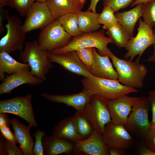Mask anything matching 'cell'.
<instances>
[{
  "label": "cell",
  "mask_w": 155,
  "mask_h": 155,
  "mask_svg": "<svg viewBox=\"0 0 155 155\" xmlns=\"http://www.w3.org/2000/svg\"><path fill=\"white\" fill-rule=\"evenodd\" d=\"M5 27L7 33L0 40V52H5L9 54L23 50L26 33L22 28L20 18L15 15H9Z\"/></svg>",
  "instance_id": "8"
},
{
  "label": "cell",
  "mask_w": 155,
  "mask_h": 155,
  "mask_svg": "<svg viewBox=\"0 0 155 155\" xmlns=\"http://www.w3.org/2000/svg\"><path fill=\"white\" fill-rule=\"evenodd\" d=\"M94 48L93 47L85 48L75 51L81 61L90 71L93 60Z\"/></svg>",
  "instance_id": "31"
},
{
  "label": "cell",
  "mask_w": 155,
  "mask_h": 155,
  "mask_svg": "<svg viewBox=\"0 0 155 155\" xmlns=\"http://www.w3.org/2000/svg\"><path fill=\"white\" fill-rule=\"evenodd\" d=\"M5 146L7 155H24L20 147L5 139Z\"/></svg>",
  "instance_id": "36"
},
{
  "label": "cell",
  "mask_w": 155,
  "mask_h": 155,
  "mask_svg": "<svg viewBox=\"0 0 155 155\" xmlns=\"http://www.w3.org/2000/svg\"><path fill=\"white\" fill-rule=\"evenodd\" d=\"M9 0H0V9L3 8L6 6L8 5Z\"/></svg>",
  "instance_id": "47"
},
{
  "label": "cell",
  "mask_w": 155,
  "mask_h": 155,
  "mask_svg": "<svg viewBox=\"0 0 155 155\" xmlns=\"http://www.w3.org/2000/svg\"><path fill=\"white\" fill-rule=\"evenodd\" d=\"M146 61L155 62V54L153 53L150 55L146 60Z\"/></svg>",
  "instance_id": "48"
},
{
  "label": "cell",
  "mask_w": 155,
  "mask_h": 155,
  "mask_svg": "<svg viewBox=\"0 0 155 155\" xmlns=\"http://www.w3.org/2000/svg\"><path fill=\"white\" fill-rule=\"evenodd\" d=\"M134 0H104L103 6H109L115 12L126 8L133 2Z\"/></svg>",
  "instance_id": "34"
},
{
  "label": "cell",
  "mask_w": 155,
  "mask_h": 155,
  "mask_svg": "<svg viewBox=\"0 0 155 155\" xmlns=\"http://www.w3.org/2000/svg\"><path fill=\"white\" fill-rule=\"evenodd\" d=\"M11 120L5 113H0V126H6L9 127Z\"/></svg>",
  "instance_id": "42"
},
{
  "label": "cell",
  "mask_w": 155,
  "mask_h": 155,
  "mask_svg": "<svg viewBox=\"0 0 155 155\" xmlns=\"http://www.w3.org/2000/svg\"><path fill=\"white\" fill-rule=\"evenodd\" d=\"M148 93V98L152 113V119L150 124L151 127H152L155 126V91H149Z\"/></svg>",
  "instance_id": "38"
},
{
  "label": "cell",
  "mask_w": 155,
  "mask_h": 155,
  "mask_svg": "<svg viewBox=\"0 0 155 155\" xmlns=\"http://www.w3.org/2000/svg\"><path fill=\"white\" fill-rule=\"evenodd\" d=\"M46 134L43 131L37 129L33 134L35 138V142L33 149L34 155H43L44 151L42 143V138Z\"/></svg>",
  "instance_id": "33"
},
{
  "label": "cell",
  "mask_w": 155,
  "mask_h": 155,
  "mask_svg": "<svg viewBox=\"0 0 155 155\" xmlns=\"http://www.w3.org/2000/svg\"><path fill=\"white\" fill-rule=\"evenodd\" d=\"M143 3L136 5L130 10L115 13L119 22L127 32L130 38L134 36L133 32L135 24L138 20L142 16Z\"/></svg>",
  "instance_id": "22"
},
{
  "label": "cell",
  "mask_w": 155,
  "mask_h": 155,
  "mask_svg": "<svg viewBox=\"0 0 155 155\" xmlns=\"http://www.w3.org/2000/svg\"><path fill=\"white\" fill-rule=\"evenodd\" d=\"M32 95L17 96L0 101V113H11L20 117L27 122L29 126L37 128L32 104Z\"/></svg>",
  "instance_id": "9"
},
{
  "label": "cell",
  "mask_w": 155,
  "mask_h": 155,
  "mask_svg": "<svg viewBox=\"0 0 155 155\" xmlns=\"http://www.w3.org/2000/svg\"><path fill=\"white\" fill-rule=\"evenodd\" d=\"M142 13L144 21L152 28L155 25V0L143 3Z\"/></svg>",
  "instance_id": "30"
},
{
  "label": "cell",
  "mask_w": 155,
  "mask_h": 155,
  "mask_svg": "<svg viewBox=\"0 0 155 155\" xmlns=\"http://www.w3.org/2000/svg\"><path fill=\"white\" fill-rule=\"evenodd\" d=\"M4 138L0 137V155H7L5 146V141Z\"/></svg>",
  "instance_id": "44"
},
{
  "label": "cell",
  "mask_w": 155,
  "mask_h": 155,
  "mask_svg": "<svg viewBox=\"0 0 155 155\" xmlns=\"http://www.w3.org/2000/svg\"><path fill=\"white\" fill-rule=\"evenodd\" d=\"M72 154L74 155H109L108 148L106 145L102 135L94 130L88 137L74 142Z\"/></svg>",
  "instance_id": "12"
},
{
  "label": "cell",
  "mask_w": 155,
  "mask_h": 155,
  "mask_svg": "<svg viewBox=\"0 0 155 155\" xmlns=\"http://www.w3.org/2000/svg\"><path fill=\"white\" fill-rule=\"evenodd\" d=\"M0 34H2L5 31L4 23L5 20H7L9 16L8 10L4 8L0 9Z\"/></svg>",
  "instance_id": "39"
},
{
  "label": "cell",
  "mask_w": 155,
  "mask_h": 155,
  "mask_svg": "<svg viewBox=\"0 0 155 155\" xmlns=\"http://www.w3.org/2000/svg\"><path fill=\"white\" fill-rule=\"evenodd\" d=\"M30 67L28 63L16 61L9 53L0 52V80L2 82L5 78V73L11 75Z\"/></svg>",
  "instance_id": "23"
},
{
  "label": "cell",
  "mask_w": 155,
  "mask_h": 155,
  "mask_svg": "<svg viewBox=\"0 0 155 155\" xmlns=\"http://www.w3.org/2000/svg\"><path fill=\"white\" fill-rule=\"evenodd\" d=\"M51 63H58L65 70L73 74L89 78L93 75L81 61L75 51L61 53H54L48 51Z\"/></svg>",
  "instance_id": "14"
},
{
  "label": "cell",
  "mask_w": 155,
  "mask_h": 155,
  "mask_svg": "<svg viewBox=\"0 0 155 155\" xmlns=\"http://www.w3.org/2000/svg\"><path fill=\"white\" fill-rule=\"evenodd\" d=\"M72 37L56 19L41 30L37 41L44 49L51 52L67 45Z\"/></svg>",
  "instance_id": "6"
},
{
  "label": "cell",
  "mask_w": 155,
  "mask_h": 155,
  "mask_svg": "<svg viewBox=\"0 0 155 155\" xmlns=\"http://www.w3.org/2000/svg\"><path fill=\"white\" fill-rule=\"evenodd\" d=\"M108 55L118 74V80L127 87L136 89L142 87L144 81L148 72L143 64L129 60L119 58L109 49Z\"/></svg>",
  "instance_id": "1"
},
{
  "label": "cell",
  "mask_w": 155,
  "mask_h": 155,
  "mask_svg": "<svg viewBox=\"0 0 155 155\" xmlns=\"http://www.w3.org/2000/svg\"><path fill=\"white\" fill-rule=\"evenodd\" d=\"M87 0H75L80 10L83 8Z\"/></svg>",
  "instance_id": "45"
},
{
  "label": "cell",
  "mask_w": 155,
  "mask_h": 155,
  "mask_svg": "<svg viewBox=\"0 0 155 155\" xmlns=\"http://www.w3.org/2000/svg\"><path fill=\"white\" fill-rule=\"evenodd\" d=\"M113 9L109 6H104L101 13H99L98 21L103 25L102 27H109L117 24L118 22Z\"/></svg>",
  "instance_id": "29"
},
{
  "label": "cell",
  "mask_w": 155,
  "mask_h": 155,
  "mask_svg": "<svg viewBox=\"0 0 155 155\" xmlns=\"http://www.w3.org/2000/svg\"><path fill=\"white\" fill-rule=\"evenodd\" d=\"M79 30L82 34L96 31L101 26L98 21L99 13L87 10L77 12Z\"/></svg>",
  "instance_id": "24"
},
{
  "label": "cell",
  "mask_w": 155,
  "mask_h": 155,
  "mask_svg": "<svg viewBox=\"0 0 155 155\" xmlns=\"http://www.w3.org/2000/svg\"><path fill=\"white\" fill-rule=\"evenodd\" d=\"M75 129L84 139L90 136L94 129L84 112L76 111L73 116Z\"/></svg>",
  "instance_id": "27"
},
{
  "label": "cell",
  "mask_w": 155,
  "mask_h": 155,
  "mask_svg": "<svg viewBox=\"0 0 155 155\" xmlns=\"http://www.w3.org/2000/svg\"><path fill=\"white\" fill-rule=\"evenodd\" d=\"M138 154L140 155H155V153L148 149L142 141L139 144L137 148Z\"/></svg>",
  "instance_id": "40"
},
{
  "label": "cell",
  "mask_w": 155,
  "mask_h": 155,
  "mask_svg": "<svg viewBox=\"0 0 155 155\" xmlns=\"http://www.w3.org/2000/svg\"><path fill=\"white\" fill-rule=\"evenodd\" d=\"M35 0H9L8 6L14 8L22 16H25L26 13Z\"/></svg>",
  "instance_id": "32"
},
{
  "label": "cell",
  "mask_w": 155,
  "mask_h": 155,
  "mask_svg": "<svg viewBox=\"0 0 155 155\" xmlns=\"http://www.w3.org/2000/svg\"><path fill=\"white\" fill-rule=\"evenodd\" d=\"M102 135L108 148L117 147L126 150L130 148L134 144L133 137L124 126L115 125L112 122L106 124Z\"/></svg>",
  "instance_id": "13"
},
{
  "label": "cell",
  "mask_w": 155,
  "mask_h": 155,
  "mask_svg": "<svg viewBox=\"0 0 155 155\" xmlns=\"http://www.w3.org/2000/svg\"><path fill=\"white\" fill-rule=\"evenodd\" d=\"M30 70V67L28 68L5 77L0 85V95L10 94L13 90L23 84L34 86L42 83L44 81L32 75Z\"/></svg>",
  "instance_id": "17"
},
{
  "label": "cell",
  "mask_w": 155,
  "mask_h": 155,
  "mask_svg": "<svg viewBox=\"0 0 155 155\" xmlns=\"http://www.w3.org/2000/svg\"><path fill=\"white\" fill-rule=\"evenodd\" d=\"M138 97L125 95L113 100H108L111 122L115 125L125 126L133 106Z\"/></svg>",
  "instance_id": "15"
},
{
  "label": "cell",
  "mask_w": 155,
  "mask_h": 155,
  "mask_svg": "<svg viewBox=\"0 0 155 155\" xmlns=\"http://www.w3.org/2000/svg\"><path fill=\"white\" fill-rule=\"evenodd\" d=\"M144 140V142L146 147L155 153V126L150 127Z\"/></svg>",
  "instance_id": "35"
},
{
  "label": "cell",
  "mask_w": 155,
  "mask_h": 155,
  "mask_svg": "<svg viewBox=\"0 0 155 155\" xmlns=\"http://www.w3.org/2000/svg\"><path fill=\"white\" fill-rule=\"evenodd\" d=\"M19 58L24 63L29 65L32 75L43 81L46 80V75L52 68L47 51L36 40L26 42Z\"/></svg>",
  "instance_id": "2"
},
{
  "label": "cell",
  "mask_w": 155,
  "mask_h": 155,
  "mask_svg": "<svg viewBox=\"0 0 155 155\" xmlns=\"http://www.w3.org/2000/svg\"><path fill=\"white\" fill-rule=\"evenodd\" d=\"M58 19L65 30L71 36L77 37L82 34L79 30L76 12L68 13Z\"/></svg>",
  "instance_id": "28"
},
{
  "label": "cell",
  "mask_w": 155,
  "mask_h": 155,
  "mask_svg": "<svg viewBox=\"0 0 155 155\" xmlns=\"http://www.w3.org/2000/svg\"><path fill=\"white\" fill-rule=\"evenodd\" d=\"M153 47L154 49L153 53L155 54V44L153 45Z\"/></svg>",
  "instance_id": "50"
},
{
  "label": "cell",
  "mask_w": 155,
  "mask_h": 155,
  "mask_svg": "<svg viewBox=\"0 0 155 155\" xmlns=\"http://www.w3.org/2000/svg\"><path fill=\"white\" fill-rule=\"evenodd\" d=\"M138 32L136 36L131 38L125 48L127 51L124 58L133 61L137 55L135 60L139 63L141 57L145 50L150 46L155 44V31L140 18Z\"/></svg>",
  "instance_id": "7"
},
{
  "label": "cell",
  "mask_w": 155,
  "mask_h": 155,
  "mask_svg": "<svg viewBox=\"0 0 155 155\" xmlns=\"http://www.w3.org/2000/svg\"><path fill=\"white\" fill-rule=\"evenodd\" d=\"M52 135L59 138L72 142L84 140L75 129L73 116L67 117L59 121L54 127Z\"/></svg>",
  "instance_id": "21"
},
{
  "label": "cell",
  "mask_w": 155,
  "mask_h": 155,
  "mask_svg": "<svg viewBox=\"0 0 155 155\" xmlns=\"http://www.w3.org/2000/svg\"><path fill=\"white\" fill-rule=\"evenodd\" d=\"M0 131L1 135L5 140L13 144H17L15 134L10 130V127L6 126H0Z\"/></svg>",
  "instance_id": "37"
},
{
  "label": "cell",
  "mask_w": 155,
  "mask_h": 155,
  "mask_svg": "<svg viewBox=\"0 0 155 155\" xmlns=\"http://www.w3.org/2000/svg\"><path fill=\"white\" fill-rule=\"evenodd\" d=\"M81 82L83 88L108 100L138 92L136 89L127 87L118 80L100 78L93 75L89 78L84 77Z\"/></svg>",
  "instance_id": "3"
},
{
  "label": "cell",
  "mask_w": 155,
  "mask_h": 155,
  "mask_svg": "<svg viewBox=\"0 0 155 155\" xmlns=\"http://www.w3.org/2000/svg\"><path fill=\"white\" fill-rule=\"evenodd\" d=\"M44 155L72 154L73 142L62 139L53 135H45L42 138Z\"/></svg>",
  "instance_id": "20"
},
{
  "label": "cell",
  "mask_w": 155,
  "mask_h": 155,
  "mask_svg": "<svg viewBox=\"0 0 155 155\" xmlns=\"http://www.w3.org/2000/svg\"><path fill=\"white\" fill-rule=\"evenodd\" d=\"M114 43L113 40L105 35L104 30L85 33L80 36L73 37L69 43L65 46L51 52L54 53H61L83 48H96L101 55H108L109 48L108 44Z\"/></svg>",
  "instance_id": "4"
},
{
  "label": "cell",
  "mask_w": 155,
  "mask_h": 155,
  "mask_svg": "<svg viewBox=\"0 0 155 155\" xmlns=\"http://www.w3.org/2000/svg\"><path fill=\"white\" fill-rule=\"evenodd\" d=\"M150 108L148 98L143 96L138 97L124 126L131 135L144 140L151 127L148 118Z\"/></svg>",
  "instance_id": "5"
},
{
  "label": "cell",
  "mask_w": 155,
  "mask_h": 155,
  "mask_svg": "<svg viewBox=\"0 0 155 155\" xmlns=\"http://www.w3.org/2000/svg\"><path fill=\"white\" fill-rule=\"evenodd\" d=\"M94 58L90 72L94 76L100 78L118 80V76L107 55H100L94 48Z\"/></svg>",
  "instance_id": "18"
},
{
  "label": "cell",
  "mask_w": 155,
  "mask_h": 155,
  "mask_svg": "<svg viewBox=\"0 0 155 155\" xmlns=\"http://www.w3.org/2000/svg\"><path fill=\"white\" fill-rule=\"evenodd\" d=\"M94 94L84 88L80 92L71 94L53 95L44 92L41 95L53 103H61L72 107L76 111L84 112Z\"/></svg>",
  "instance_id": "16"
},
{
  "label": "cell",
  "mask_w": 155,
  "mask_h": 155,
  "mask_svg": "<svg viewBox=\"0 0 155 155\" xmlns=\"http://www.w3.org/2000/svg\"><path fill=\"white\" fill-rule=\"evenodd\" d=\"M22 28L26 34L40 29L56 19L46 2L35 1L28 10Z\"/></svg>",
  "instance_id": "11"
},
{
  "label": "cell",
  "mask_w": 155,
  "mask_h": 155,
  "mask_svg": "<svg viewBox=\"0 0 155 155\" xmlns=\"http://www.w3.org/2000/svg\"><path fill=\"white\" fill-rule=\"evenodd\" d=\"M108 148L109 155H124L126 154V150L117 147H110Z\"/></svg>",
  "instance_id": "41"
},
{
  "label": "cell",
  "mask_w": 155,
  "mask_h": 155,
  "mask_svg": "<svg viewBox=\"0 0 155 155\" xmlns=\"http://www.w3.org/2000/svg\"><path fill=\"white\" fill-rule=\"evenodd\" d=\"M106 30L108 37L112 39L115 44L119 48H125L130 39L125 30L119 22L115 25L109 27H102Z\"/></svg>",
  "instance_id": "26"
},
{
  "label": "cell",
  "mask_w": 155,
  "mask_h": 155,
  "mask_svg": "<svg viewBox=\"0 0 155 155\" xmlns=\"http://www.w3.org/2000/svg\"><path fill=\"white\" fill-rule=\"evenodd\" d=\"M153 0H135L131 5V7H132L140 3H144L149 1Z\"/></svg>",
  "instance_id": "46"
},
{
  "label": "cell",
  "mask_w": 155,
  "mask_h": 155,
  "mask_svg": "<svg viewBox=\"0 0 155 155\" xmlns=\"http://www.w3.org/2000/svg\"><path fill=\"white\" fill-rule=\"evenodd\" d=\"M100 0H90V3L87 10L96 12V7L97 4Z\"/></svg>",
  "instance_id": "43"
},
{
  "label": "cell",
  "mask_w": 155,
  "mask_h": 155,
  "mask_svg": "<svg viewBox=\"0 0 155 155\" xmlns=\"http://www.w3.org/2000/svg\"></svg>",
  "instance_id": "52"
},
{
  "label": "cell",
  "mask_w": 155,
  "mask_h": 155,
  "mask_svg": "<svg viewBox=\"0 0 155 155\" xmlns=\"http://www.w3.org/2000/svg\"><path fill=\"white\" fill-rule=\"evenodd\" d=\"M108 100L94 94L84 112L94 129L102 135L106 124L111 122Z\"/></svg>",
  "instance_id": "10"
},
{
  "label": "cell",
  "mask_w": 155,
  "mask_h": 155,
  "mask_svg": "<svg viewBox=\"0 0 155 155\" xmlns=\"http://www.w3.org/2000/svg\"><path fill=\"white\" fill-rule=\"evenodd\" d=\"M46 0H35L36 1L46 2Z\"/></svg>",
  "instance_id": "49"
},
{
  "label": "cell",
  "mask_w": 155,
  "mask_h": 155,
  "mask_svg": "<svg viewBox=\"0 0 155 155\" xmlns=\"http://www.w3.org/2000/svg\"></svg>",
  "instance_id": "51"
},
{
  "label": "cell",
  "mask_w": 155,
  "mask_h": 155,
  "mask_svg": "<svg viewBox=\"0 0 155 155\" xmlns=\"http://www.w3.org/2000/svg\"><path fill=\"white\" fill-rule=\"evenodd\" d=\"M46 2L56 19L68 13L81 10L75 0H46Z\"/></svg>",
  "instance_id": "25"
},
{
  "label": "cell",
  "mask_w": 155,
  "mask_h": 155,
  "mask_svg": "<svg viewBox=\"0 0 155 155\" xmlns=\"http://www.w3.org/2000/svg\"><path fill=\"white\" fill-rule=\"evenodd\" d=\"M11 123L17 142L24 155H34V142L30 132L32 127L26 126L16 118L11 119Z\"/></svg>",
  "instance_id": "19"
}]
</instances>
